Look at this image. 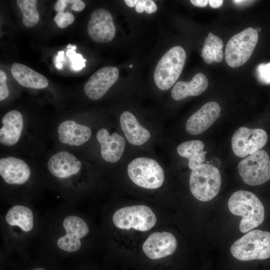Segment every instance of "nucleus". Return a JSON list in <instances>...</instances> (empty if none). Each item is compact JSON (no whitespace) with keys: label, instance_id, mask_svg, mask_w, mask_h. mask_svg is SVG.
Masks as SVG:
<instances>
[{"label":"nucleus","instance_id":"nucleus-1","mask_svg":"<svg viewBox=\"0 0 270 270\" xmlns=\"http://www.w3.org/2000/svg\"><path fill=\"white\" fill-rule=\"evenodd\" d=\"M228 206L232 214L240 216V230L245 233L259 226L264 218V209L259 198L252 192L238 190L230 196Z\"/></svg>","mask_w":270,"mask_h":270},{"label":"nucleus","instance_id":"nucleus-2","mask_svg":"<svg viewBox=\"0 0 270 270\" xmlns=\"http://www.w3.org/2000/svg\"><path fill=\"white\" fill-rule=\"evenodd\" d=\"M232 256L241 262L270 258V232L256 230L236 240L230 248Z\"/></svg>","mask_w":270,"mask_h":270},{"label":"nucleus","instance_id":"nucleus-3","mask_svg":"<svg viewBox=\"0 0 270 270\" xmlns=\"http://www.w3.org/2000/svg\"><path fill=\"white\" fill-rule=\"evenodd\" d=\"M221 176L219 170L208 164H203L192 170L190 188L194 196L202 202L209 201L220 192Z\"/></svg>","mask_w":270,"mask_h":270},{"label":"nucleus","instance_id":"nucleus-4","mask_svg":"<svg viewBox=\"0 0 270 270\" xmlns=\"http://www.w3.org/2000/svg\"><path fill=\"white\" fill-rule=\"evenodd\" d=\"M186 60V52L178 46L172 48L162 56L154 74V82L158 88L166 90L174 84L182 73Z\"/></svg>","mask_w":270,"mask_h":270},{"label":"nucleus","instance_id":"nucleus-5","mask_svg":"<svg viewBox=\"0 0 270 270\" xmlns=\"http://www.w3.org/2000/svg\"><path fill=\"white\" fill-rule=\"evenodd\" d=\"M127 170L132 182L140 187L156 189L164 183V170L152 158L146 157L135 158L129 163Z\"/></svg>","mask_w":270,"mask_h":270},{"label":"nucleus","instance_id":"nucleus-6","mask_svg":"<svg viewBox=\"0 0 270 270\" xmlns=\"http://www.w3.org/2000/svg\"><path fill=\"white\" fill-rule=\"evenodd\" d=\"M258 39V32L252 27L232 36L226 48V64L232 68H236L245 64L250 58Z\"/></svg>","mask_w":270,"mask_h":270},{"label":"nucleus","instance_id":"nucleus-7","mask_svg":"<svg viewBox=\"0 0 270 270\" xmlns=\"http://www.w3.org/2000/svg\"><path fill=\"white\" fill-rule=\"evenodd\" d=\"M112 221L116 226L121 229L133 228L145 232L150 230L155 224V214L148 206L136 205L126 206L117 210L113 214Z\"/></svg>","mask_w":270,"mask_h":270},{"label":"nucleus","instance_id":"nucleus-8","mask_svg":"<svg viewBox=\"0 0 270 270\" xmlns=\"http://www.w3.org/2000/svg\"><path fill=\"white\" fill-rule=\"evenodd\" d=\"M238 172L246 184L256 186L270 179V160L268 153L259 150L238 164Z\"/></svg>","mask_w":270,"mask_h":270},{"label":"nucleus","instance_id":"nucleus-9","mask_svg":"<svg viewBox=\"0 0 270 270\" xmlns=\"http://www.w3.org/2000/svg\"><path fill=\"white\" fill-rule=\"evenodd\" d=\"M267 140L268 136L264 130L242 126L234 132L232 138V148L236 156L244 158L260 150Z\"/></svg>","mask_w":270,"mask_h":270},{"label":"nucleus","instance_id":"nucleus-10","mask_svg":"<svg viewBox=\"0 0 270 270\" xmlns=\"http://www.w3.org/2000/svg\"><path fill=\"white\" fill-rule=\"evenodd\" d=\"M66 234L57 241L58 246L65 252H73L81 247L80 238L86 236L90 229L86 222L76 216H68L62 222Z\"/></svg>","mask_w":270,"mask_h":270},{"label":"nucleus","instance_id":"nucleus-11","mask_svg":"<svg viewBox=\"0 0 270 270\" xmlns=\"http://www.w3.org/2000/svg\"><path fill=\"white\" fill-rule=\"evenodd\" d=\"M87 32L90 37L96 42L112 40L115 36L116 28L110 12L103 8L94 10L88 22Z\"/></svg>","mask_w":270,"mask_h":270},{"label":"nucleus","instance_id":"nucleus-12","mask_svg":"<svg viewBox=\"0 0 270 270\" xmlns=\"http://www.w3.org/2000/svg\"><path fill=\"white\" fill-rule=\"evenodd\" d=\"M119 72L114 66L102 68L89 78L84 86L86 96L92 100H98L102 98L116 82Z\"/></svg>","mask_w":270,"mask_h":270},{"label":"nucleus","instance_id":"nucleus-13","mask_svg":"<svg viewBox=\"0 0 270 270\" xmlns=\"http://www.w3.org/2000/svg\"><path fill=\"white\" fill-rule=\"evenodd\" d=\"M176 237L168 232L152 234L142 244V250L149 258L157 260L172 254L176 250Z\"/></svg>","mask_w":270,"mask_h":270},{"label":"nucleus","instance_id":"nucleus-14","mask_svg":"<svg viewBox=\"0 0 270 270\" xmlns=\"http://www.w3.org/2000/svg\"><path fill=\"white\" fill-rule=\"evenodd\" d=\"M220 112L217 102H206L188 118L186 124V132L192 135L202 133L220 117Z\"/></svg>","mask_w":270,"mask_h":270},{"label":"nucleus","instance_id":"nucleus-15","mask_svg":"<svg viewBox=\"0 0 270 270\" xmlns=\"http://www.w3.org/2000/svg\"><path fill=\"white\" fill-rule=\"evenodd\" d=\"M96 136L100 145L102 158L110 162L119 160L125 148L126 142L124 138L115 132L110 135L106 128L98 130Z\"/></svg>","mask_w":270,"mask_h":270},{"label":"nucleus","instance_id":"nucleus-16","mask_svg":"<svg viewBox=\"0 0 270 270\" xmlns=\"http://www.w3.org/2000/svg\"><path fill=\"white\" fill-rule=\"evenodd\" d=\"M0 174L10 184H22L29 178L30 171L22 160L13 156L0 159Z\"/></svg>","mask_w":270,"mask_h":270},{"label":"nucleus","instance_id":"nucleus-17","mask_svg":"<svg viewBox=\"0 0 270 270\" xmlns=\"http://www.w3.org/2000/svg\"><path fill=\"white\" fill-rule=\"evenodd\" d=\"M81 163L73 154L62 151L52 155L48 160L47 166L50 172L54 176L68 178L78 173Z\"/></svg>","mask_w":270,"mask_h":270},{"label":"nucleus","instance_id":"nucleus-18","mask_svg":"<svg viewBox=\"0 0 270 270\" xmlns=\"http://www.w3.org/2000/svg\"><path fill=\"white\" fill-rule=\"evenodd\" d=\"M58 139L62 143L76 146L86 142L92 134L88 126L70 120L61 122L58 126Z\"/></svg>","mask_w":270,"mask_h":270},{"label":"nucleus","instance_id":"nucleus-19","mask_svg":"<svg viewBox=\"0 0 270 270\" xmlns=\"http://www.w3.org/2000/svg\"><path fill=\"white\" fill-rule=\"evenodd\" d=\"M2 126L0 130V142L12 146L18 141L23 128L22 114L16 110L8 112L2 118Z\"/></svg>","mask_w":270,"mask_h":270},{"label":"nucleus","instance_id":"nucleus-20","mask_svg":"<svg viewBox=\"0 0 270 270\" xmlns=\"http://www.w3.org/2000/svg\"><path fill=\"white\" fill-rule=\"evenodd\" d=\"M120 122L126 138L131 144L140 146L150 138V132L140 124L130 112H124L120 116Z\"/></svg>","mask_w":270,"mask_h":270},{"label":"nucleus","instance_id":"nucleus-21","mask_svg":"<svg viewBox=\"0 0 270 270\" xmlns=\"http://www.w3.org/2000/svg\"><path fill=\"white\" fill-rule=\"evenodd\" d=\"M208 86V80L202 73L195 74L190 82L179 81L174 86L171 96L176 100H180L189 96L202 94Z\"/></svg>","mask_w":270,"mask_h":270},{"label":"nucleus","instance_id":"nucleus-22","mask_svg":"<svg viewBox=\"0 0 270 270\" xmlns=\"http://www.w3.org/2000/svg\"><path fill=\"white\" fill-rule=\"evenodd\" d=\"M11 72L18 83L24 87L42 89L48 84L45 76L20 63L14 62L12 64Z\"/></svg>","mask_w":270,"mask_h":270},{"label":"nucleus","instance_id":"nucleus-23","mask_svg":"<svg viewBox=\"0 0 270 270\" xmlns=\"http://www.w3.org/2000/svg\"><path fill=\"white\" fill-rule=\"evenodd\" d=\"M204 144L200 140H192L180 144L177 148L178 154L188 159V166L192 170L204 164L206 151L204 150Z\"/></svg>","mask_w":270,"mask_h":270},{"label":"nucleus","instance_id":"nucleus-24","mask_svg":"<svg viewBox=\"0 0 270 270\" xmlns=\"http://www.w3.org/2000/svg\"><path fill=\"white\" fill-rule=\"evenodd\" d=\"M6 220L12 226H18L24 232H30L34 227V216L28 208L16 205L12 207L7 212Z\"/></svg>","mask_w":270,"mask_h":270},{"label":"nucleus","instance_id":"nucleus-25","mask_svg":"<svg viewBox=\"0 0 270 270\" xmlns=\"http://www.w3.org/2000/svg\"><path fill=\"white\" fill-rule=\"evenodd\" d=\"M223 42L220 38L209 32L202 48L201 56L207 64L220 62L223 58Z\"/></svg>","mask_w":270,"mask_h":270},{"label":"nucleus","instance_id":"nucleus-26","mask_svg":"<svg viewBox=\"0 0 270 270\" xmlns=\"http://www.w3.org/2000/svg\"><path fill=\"white\" fill-rule=\"evenodd\" d=\"M16 2L22 14L24 24L28 28L36 26L40 19L36 9L37 0H18Z\"/></svg>","mask_w":270,"mask_h":270},{"label":"nucleus","instance_id":"nucleus-27","mask_svg":"<svg viewBox=\"0 0 270 270\" xmlns=\"http://www.w3.org/2000/svg\"><path fill=\"white\" fill-rule=\"evenodd\" d=\"M76 46H72L70 48L68 49L66 55L70 59L72 68L74 70L78 71L85 67V62L86 60L84 59L80 54L76 52Z\"/></svg>","mask_w":270,"mask_h":270},{"label":"nucleus","instance_id":"nucleus-28","mask_svg":"<svg viewBox=\"0 0 270 270\" xmlns=\"http://www.w3.org/2000/svg\"><path fill=\"white\" fill-rule=\"evenodd\" d=\"M58 27L64 28L72 24L74 20L73 14L68 12H58L54 18Z\"/></svg>","mask_w":270,"mask_h":270},{"label":"nucleus","instance_id":"nucleus-29","mask_svg":"<svg viewBox=\"0 0 270 270\" xmlns=\"http://www.w3.org/2000/svg\"><path fill=\"white\" fill-rule=\"evenodd\" d=\"M256 74L259 80L264 84H270V62L260 64L256 68Z\"/></svg>","mask_w":270,"mask_h":270},{"label":"nucleus","instance_id":"nucleus-30","mask_svg":"<svg viewBox=\"0 0 270 270\" xmlns=\"http://www.w3.org/2000/svg\"><path fill=\"white\" fill-rule=\"evenodd\" d=\"M135 10L138 13H142L144 10L148 14L155 12L157 10L156 3L152 0H139L135 6Z\"/></svg>","mask_w":270,"mask_h":270},{"label":"nucleus","instance_id":"nucleus-31","mask_svg":"<svg viewBox=\"0 0 270 270\" xmlns=\"http://www.w3.org/2000/svg\"><path fill=\"white\" fill-rule=\"evenodd\" d=\"M6 75L2 70H0V100L2 101L8 96L9 91L6 84Z\"/></svg>","mask_w":270,"mask_h":270},{"label":"nucleus","instance_id":"nucleus-32","mask_svg":"<svg viewBox=\"0 0 270 270\" xmlns=\"http://www.w3.org/2000/svg\"><path fill=\"white\" fill-rule=\"evenodd\" d=\"M76 0H58L54 4V10L58 12H64L68 3L74 4Z\"/></svg>","mask_w":270,"mask_h":270},{"label":"nucleus","instance_id":"nucleus-33","mask_svg":"<svg viewBox=\"0 0 270 270\" xmlns=\"http://www.w3.org/2000/svg\"><path fill=\"white\" fill-rule=\"evenodd\" d=\"M85 4L80 0H76L75 2L71 6V9L76 12H80L85 8Z\"/></svg>","mask_w":270,"mask_h":270},{"label":"nucleus","instance_id":"nucleus-34","mask_svg":"<svg viewBox=\"0 0 270 270\" xmlns=\"http://www.w3.org/2000/svg\"><path fill=\"white\" fill-rule=\"evenodd\" d=\"M191 3L194 6L198 7H205L208 4V0H191Z\"/></svg>","mask_w":270,"mask_h":270},{"label":"nucleus","instance_id":"nucleus-35","mask_svg":"<svg viewBox=\"0 0 270 270\" xmlns=\"http://www.w3.org/2000/svg\"><path fill=\"white\" fill-rule=\"evenodd\" d=\"M64 51H59L58 53V54L55 56L54 59V63L55 66L62 64L61 62L64 60Z\"/></svg>","mask_w":270,"mask_h":270},{"label":"nucleus","instance_id":"nucleus-36","mask_svg":"<svg viewBox=\"0 0 270 270\" xmlns=\"http://www.w3.org/2000/svg\"><path fill=\"white\" fill-rule=\"evenodd\" d=\"M210 6L214 8H218L222 6L223 4L222 0H208Z\"/></svg>","mask_w":270,"mask_h":270},{"label":"nucleus","instance_id":"nucleus-37","mask_svg":"<svg viewBox=\"0 0 270 270\" xmlns=\"http://www.w3.org/2000/svg\"><path fill=\"white\" fill-rule=\"evenodd\" d=\"M138 0H124V2L129 7L132 8L136 5Z\"/></svg>","mask_w":270,"mask_h":270},{"label":"nucleus","instance_id":"nucleus-38","mask_svg":"<svg viewBox=\"0 0 270 270\" xmlns=\"http://www.w3.org/2000/svg\"><path fill=\"white\" fill-rule=\"evenodd\" d=\"M232 2L236 4H244L247 3V2H250L251 1H250V0H232Z\"/></svg>","mask_w":270,"mask_h":270},{"label":"nucleus","instance_id":"nucleus-39","mask_svg":"<svg viewBox=\"0 0 270 270\" xmlns=\"http://www.w3.org/2000/svg\"><path fill=\"white\" fill-rule=\"evenodd\" d=\"M32 270H45L41 268H37Z\"/></svg>","mask_w":270,"mask_h":270},{"label":"nucleus","instance_id":"nucleus-40","mask_svg":"<svg viewBox=\"0 0 270 270\" xmlns=\"http://www.w3.org/2000/svg\"><path fill=\"white\" fill-rule=\"evenodd\" d=\"M256 30V32H258V33L260 31V28H257Z\"/></svg>","mask_w":270,"mask_h":270},{"label":"nucleus","instance_id":"nucleus-41","mask_svg":"<svg viewBox=\"0 0 270 270\" xmlns=\"http://www.w3.org/2000/svg\"><path fill=\"white\" fill-rule=\"evenodd\" d=\"M132 64H131L130 66V68H132Z\"/></svg>","mask_w":270,"mask_h":270}]
</instances>
